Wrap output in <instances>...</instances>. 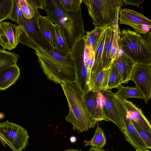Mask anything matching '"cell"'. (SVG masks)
<instances>
[{
	"instance_id": "9",
	"label": "cell",
	"mask_w": 151,
	"mask_h": 151,
	"mask_svg": "<svg viewBox=\"0 0 151 151\" xmlns=\"http://www.w3.org/2000/svg\"><path fill=\"white\" fill-rule=\"evenodd\" d=\"M22 33L20 25L2 21L0 22V45L5 50L15 48L19 42Z\"/></svg>"
},
{
	"instance_id": "32",
	"label": "cell",
	"mask_w": 151,
	"mask_h": 151,
	"mask_svg": "<svg viewBox=\"0 0 151 151\" xmlns=\"http://www.w3.org/2000/svg\"><path fill=\"white\" fill-rule=\"evenodd\" d=\"M121 33L120 30H115L114 35L112 42L110 55V58L112 60L115 59L119 49V39Z\"/></svg>"
},
{
	"instance_id": "5",
	"label": "cell",
	"mask_w": 151,
	"mask_h": 151,
	"mask_svg": "<svg viewBox=\"0 0 151 151\" xmlns=\"http://www.w3.org/2000/svg\"><path fill=\"white\" fill-rule=\"evenodd\" d=\"M0 135L13 151H22L28 144L29 136L27 131L23 127L8 120L0 124Z\"/></svg>"
},
{
	"instance_id": "35",
	"label": "cell",
	"mask_w": 151,
	"mask_h": 151,
	"mask_svg": "<svg viewBox=\"0 0 151 151\" xmlns=\"http://www.w3.org/2000/svg\"><path fill=\"white\" fill-rule=\"evenodd\" d=\"M143 36L145 41L151 49V30Z\"/></svg>"
},
{
	"instance_id": "8",
	"label": "cell",
	"mask_w": 151,
	"mask_h": 151,
	"mask_svg": "<svg viewBox=\"0 0 151 151\" xmlns=\"http://www.w3.org/2000/svg\"><path fill=\"white\" fill-rule=\"evenodd\" d=\"M34 18L27 19L24 17L20 25L22 33L19 42L34 50L39 46L43 47L36 22L37 12Z\"/></svg>"
},
{
	"instance_id": "31",
	"label": "cell",
	"mask_w": 151,
	"mask_h": 151,
	"mask_svg": "<svg viewBox=\"0 0 151 151\" xmlns=\"http://www.w3.org/2000/svg\"><path fill=\"white\" fill-rule=\"evenodd\" d=\"M104 27H95L91 31L86 32L85 37L87 41L91 45L93 48Z\"/></svg>"
},
{
	"instance_id": "23",
	"label": "cell",
	"mask_w": 151,
	"mask_h": 151,
	"mask_svg": "<svg viewBox=\"0 0 151 151\" xmlns=\"http://www.w3.org/2000/svg\"><path fill=\"white\" fill-rule=\"evenodd\" d=\"M19 55L10 51L0 49V70L9 66L17 64Z\"/></svg>"
},
{
	"instance_id": "7",
	"label": "cell",
	"mask_w": 151,
	"mask_h": 151,
	"mask_svg": "<svg viewBox=\"0 0 151 151\" xmlns=\"http://www.w3.org/2000/svg\"><path fill=\"white\" fill-rule=\"evenodd\" d=\"M119 14L120 24L131 27L139 34L145 35L151 28V20L140 13L125 8L121 9Z\"/></svg>"
},
{
	"instance_id": "30",
	"label": "cell",
	"mask_w": 151,
	"mask_h": 151,
	"mask_svg": "<svg viewBox=\"0 0 151 151\" xmlns=\"http://www.w3.org/2000/svg\"><path fill=\"white\" fill-rule=\"evenodd\" d=\"M18 0L24 17L28 19H31L34 18L35 15V12L28 0Z\"/></svg>"
},
{
	"instance_id": "12",
	"label": "cell",
	"mask_w": 151,
	"mask_h": 151,
	"mask_svg": "<svg viewBox=\"0 0 151 151\" xmlns=\"http://www.w3.org/2000/svg\"><path fill=\"white\" fill-rule=\"evenodd\" d=\"M36 22L44 47L56 51L55 24L46 16L37 12Z\"/></svg>"
},
{
	"instance_id": "36",
	"label": "cell",
	"mask_w": 151,
	"mask_h": 151,
	"mask_svg": "<svg viewBox=\"0 0 151 151\" xmlns=\"http://www.w3.org/2000/svg\"><path fill=\"white\" fill-rule=\"evenodd\" d=\"M0 139L1 141L5 147V145H6L12 149V147L4 139L1 135H0Z\"/></svg>"
},
{
	"instance_id": "40",
	"label": "cell",
	"mask_w": 151,
	"mask_h": 151,
	"mask_svg": "<svg viewBox=\"0 0 151 151\" xmlns=\"http://www.w3.org/2000/svg\"><path fill=\"white\" fill-rule=\"evenodd\" d=\"M136 151H150L147 149L146 150H142V149H137L136 150Z\"/></svg>"
},
{
	"instance_id": "22",
	"label": "cell",
	"mask_w": 151,
	"mask_h": 151,
	"mask_svg": "<svg viewBox=\"0 0 151 151\" xmlns=\"http://www.w3.org/2000/svg\"><path fill=\"white\" fill-rule=\"evenodd\" d=\"M112 65L106 69H102L98 73L92 87L89 90L100 91L107 90L110 70Z\"/></svg>"
},
{
	"instance_id": "13",
	"label": "cell",
	"mask_w": 151,
	"mask_h": 151,
	"mask_svg": "<svg viewBox=\"0 0 151 151\" xmlns=\"http://www.w3.org/2000/svg\"><path fill=\"white\" fill-rule=\"evenodd\" d=\"M102 95V108L106 121L111 122L116 124L123 133L124 127L123 122L117 107L113 101L114 93L111 90L100 91Z\"/></svg>"
},
{
	"instance_id": "37",
	"label": "cell",
	"mask_w": 151,
	"mask_h": 151,
	"mask_svg": "<svg viewBox=\"0 0 151 151\" xmlns=\"http://www.w3.org/2000/svg\"><path fill=\"white\" fill-rule=\"evenodd\" d=\"M89 151H106L102 149H98L94 147H91Z\"/></svg>"
},
{
	"instance_id": "27",
	"label": "cell",
	"mask_w": 151,
	"mask_h": 151,
	"mask_svg": "<svg viewBox=\"0 0 151 151\" xmlns=\"http://www.w3.org/2000/svg\"><path fill=\"white\" fill-rule=\"evenodd\" d=\"M63 9L66 12H76L81 6L82 0H58Z\"/></svg>"
},
{
	"instance_id": "26",
	"label": "cell",
	"mask_w": 151,
	"mask_h": 151,
	"mask_svg": "<svg viewBox=\"0 0 151 151\" xmlns=\"http://www.w3.org/2000/svg\"><path fill=\"white\" fill-rule=\"evenodd\" d=\"M14 0H0V22L9 19Z\"/></svg>"
},
{
	"instance_id": "28",
	"label": "cell",
	"mask_w": 151,
	"mask_h": 151,
	"mask_svg": "<svg viewBox=\"0 0 151 151\" xmlns=\"http://www.w3.org/2000/svg\"><path fill=\"white\" fill-rule=\"evenodd\" d=\"M132 120L147 148L151 149V132L141 127L135 122Z\"/></svg>"
},
{
	"instance_id": "10",
	"label": "cell",
	"mask_w": 151,
	"mask_h": 151,
	"mask_svg": "<svg viewBox=\"0 0 151 151\" xmlns=\"http://www.w3.org/2000/svg\"><path fill=\"white\" fill-rule=\"evenodd\" d=\"M134 81L145 96L147 103L151 98V68L148 66L136 65L130 80Z\"/></svg>"
},
{
	"instance_id": "6",
	"label": "cell",
	"mask_w": 151,
	"mask_h": 151,
	"mask_svg": "<svg viewBox=\"0 0 151 151\" xmlns=\"http://www.w3.org/2000/svg\"><path fill=\"white\" fill-rule=\"evenodd\" d=\"M113 101L122 117L124 127L123 134L126 139L136 150L147 149L132 120L129 118L127 110L122 100L116 96L114 94Z\"/></svg>"
},
{
	"instance_id": "25",
	"label": "cell",
	"mask_w": 151,
	"mask_h": 151,
	"mask_svg": "<svg viewBox=\"0 0 151 151\" xmlns=\"http://www.w3.org/2000/svg\"><path fill=\"white\" fill-rule=\"evenodd\" d=\"M122 83V77L113 63L110 70L107 89L111 90L116 88Z\"/></svg>"
},
{
	"instance_id": "11",
	"label": "cell",
	"mask_w": 151,
	"mask_h": 151,
	"mask_svg": "<svg viewBox=\"0 0 151 151\" xmlns=\"http://www.w3.org/2000/svg\"><path fill=\"white\" fill-rule=\"evenodd\" d=\"M81 6L76 12H71V17L64 30L70 49L85 36Z\"/></svg>"
},
{
	"instance_id": "33",
	"label": "cell",
	"mask_w": 151,
	"mask_h": 151,
	"mask_svg": "<svg viewBox=\"0 0 151 151\" xmlns=\"http://www.w3.org/2000/svg\"><path fill=\"white\" fill-rule=\"evenodd\" d=\"M35 11H38V9L44 10L47 7L46 0H27Z\"/></svg>"
},
{
	"instance_id": "24",
	"label": "cell",
	"mask_w": 151,
	"mask_h": 151,
	"mask_svg": "<svg viewBox=\"0 0 151 151\" xmlns=\"http://www.w3.org/2000/svg\"><path fill=\"white\" fill-rule=\"evenodd\" d=\"M106 138L102 129L97 125L94 136L90 140L86 141L84 146L89 145L97 149H102L106 145Z\"/></svg>"
},
{
	"instance_id": "14",
	"label": "cell",
	"mask_w": 151,
	"mask_h": 151,
	"mask_svg": "<svg viewBox=\"0 0 151 151\" xmlns=\"http://www.w3.org/2000/svg\"><path fill=\"white\" fill-rule=\"evenodd\" d=\"M83 98L87 109L95 122L106 121L103 110L101 93L88 89L83 93Z\"/></svg>"
},
{
	"instance_id": "19",
	"label": "cell",
	"mask_w": 151,
	"mask_h": 151,
	"mask_svg": "<svg viewBox=\"0 0 151 151\" xmlns=\"http://www.w3.org/2000/svg\"><path fill=\"white\" fill-rule=\"evenodd\" d=\"M114 33L115 30L113 25L111 24L107 26L106 36L102 56L103 69H106L111 66L115 60H112L110 56Z\"/></svg>"
},
{
	"instance_id": "20",
	"label": "cell",
	"mask_w": 151,
	"mask_h": 151,
	"mask_svg": "<svg viewBox=\"0 0 151 151\" xmlns=\"http://www.w3.org/2000/svg\"><path fill=\"white\" fill-rule=\"evenodd\" d=\"M55 31L56 51L65 55H69L71 49L64 29L59 25L55 24Z\"/></svg>"
},
{
	"instance_id": "4",
	"label": "cell",
	"mask_w": 151,
	"mask_h": 151,
	"mask_svg": "<svg viewBox=\"0 0 151 151\" xmlns=\"http://www.w3.org/2000/svg\"><path fill=\"white\" fill-rule=\"evenodd\" d=\"M95 27H104L112 24L119 16L123 0H83Z\"/></svg>"
},
{
	"instance_id": "39",
	"label": "cell",
	"mask_w": 151,
	"mask_h": 151,
	"mask_svg": "<svg viewBox=\"0 0 151 151\" xmlns=\"http://www.w3.org/2000/svg\"><path fill=\"white\" fill-rule=\"evenodd\" d=\"M65 151H81L78 150L70 149L66 150Z\"/></svg>"
},
{
	"instance_id": "38",
	"label": "cell",
	"mask_w": 151,
	"mask_h": 151,
	"mask_svg": "<svg viewBox=\"0 0 151 151\" xmlns=\"http://www.w3.org/2000/svg\"><path fill=\"white\" fill-rule=\"evenodd\" d=\"M70 140L71 142L74 143L76 141L77 138L74 136H72L70 137Z\"/></svg>"
},
{
	"instance_id": "17",
	"label": "cell",
	"mask_w": 151,
	"mask_h": 151,
	"mask_svg": "<svg viewBox=\"0 0 151 151\" xmlns=\"http://www.w3.org/2000/svg\"><path fill=\"white\" fill-rule=\"evenodd\" d=\"M20 74L17 64L7 67L0 70V89L4 90L15 83Z\"/></svg>"
},
{
	"instance_id": "2",
	"label": "cell",
	"mask_w": 151,
	"mask_h": 151,
	"mask_svg": "<svg viewBox=\"0 0 151 151\" xmlns=\"http://www.w3.org/2000/svg\"><path fill=\"white\" fill-rule=\"evenodd\" d=\"M66 97L69 111L65 120L73 125V129L81 132L93 128L96 123L88 112L83 93L75 84L66 82L60 84Z\"/></svg>"
},
{
	"instance_id": "21",
	"label": "cell",
	"mask_w": 151,
	"mask_h": 151,
	"mask_svg": "<svg viewBox=\"0 0 151 151\" xmlns=\"http://www.w3.org/2000/svg\"><path fill=\"white\" fill-rule=\"evenodd\" d=\"M116 88L118 91L114 93L115 95L121 99L135 98L144 99L145 98L142 92L136 86L134 87L125 86L121 84Z\"/></svg>"
},
{
	"instance_id": "1",
	"label": "cell",
	"mask_w": 151,
	"mask_h": 151,
	"mask_svg": "<svg viewBox=\"0 0 151 151\" xmlns=\"http://www.w3.org/2000/svg\"><path fill=\"white\" fill-rule=\"evenodd\" d=\"M35 51L41 68L48 80L57 84L75 83V65L70 54L65 55L42 46L38 47Z\"/></svg>"
},
{
	"instance_id": "3",
	"label": "cell",
	"mask_w": 151,
	"mask_h": 151,
	"mask_svg": "<svg viewBox=\"0 0 151 151\" xmlns=\"http://www.w3.org/2000/svg\"><path fill=\"white\" fill-rule=\"evenodd\" d=\"M119 47L136 65L151 66V49L140 34L123 29L119 39Z\"/></svg>"
},
{
	"instance_id": "29",
	"label": "cell",
	"mask_w": 151,
	"mask_h": 151,
	"mask_svg": "<svg viewBox=\"0 0 151 151\" xmlns=\"http://www.w3.org/2000/svg\"><path fill=\"white\" fill-rule=\"evenodd\" d=\"M24 17L21 9L18 0H14V3L9 19L18 25L22 23Z\"/></svg>"
},
{
	"instance_id": "16",
	"label": "cell",
	"mask_w": 151,
	"mask_h": 151,
	"mask_svg": "<svg viewBox=\"0 0 151 151\" xmlns=\"http://www.w3.org/2000/svg\"><path fill=\"white\" fill-rule=\"evenodd\" d=\"M75 65L76 79L75 83L83 93L88 89V70L85 64V57L79 54L72 57Z\"/></svg>"
},
{
	"instance_id": "18",
	"label": "cell",
	"mask_w": 151,
	"mask_h": 151,
	"mask_svg": "<svg viewBox=\"0 0 151 151\" xmlns=\"http://www.w3.org/2000/svg\"><path fill=\"white\" fill-rule=\"evenodd\" d=\"M130 119L151 132V124L145 116L141 109L131 101L122 99Z\"/></svg>"
},
{
	"instance_id": "15",
	"label": "cell",
	"mask_w": 151,
	"mask_h": 151,
	"mask_svg": "<svg viewBox=\"0 0 151 151\" xmlns=\"http://www.w3.org/2000/svg\"><path fill=\"white\" fill-rule=\"evenodd\" d=\"M114 63L120 73L123 83L130 80L132 73L136 65L133 60L119 48Z\"/></svg>"
},
{
	"instance_id": "34",
	"label": "cell",
	"mask_w": 151,
	"mask_h": 151,
	"mask_svg": "<svg viewBox=\"0 0 151 151\" xmlns=\"http://www.w3.org/2000/svg\"><path fill=\"white\" fill-rule=\"evenodd\" d=\"M123 1L125 5H129L139 7L140 4L143 3L144 1V0H123Z\"/></svg>"
}]
</instances>
